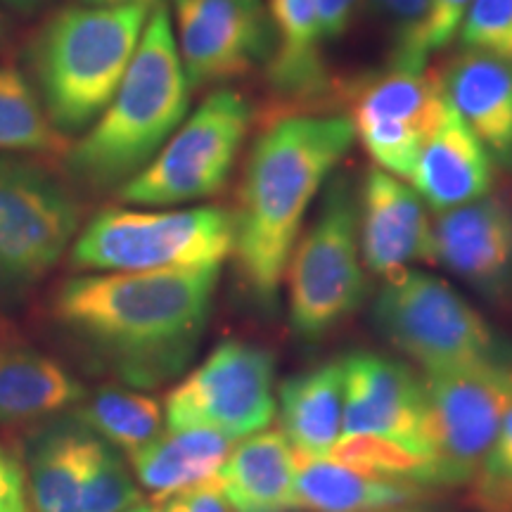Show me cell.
<instances>
[{
	"label": "cell",
	"mask_w": 512,
	"mask_h": 512,
	"mask_svg": "<svg viewBox=\"0 0 512 512\" xmlns=\"http://www.w3.org/2000/svg\"><path fill=\"white\" fill-rule=\"evenodd\" d=\"M221 268L74 275L57 290L53 316L121 380L155 387L195 354Z\"/></svg>",
	"instance_id": "1"
},
{
	"label": "cell",
	"mask_w": 512,
	"mask_h": 512,
	"mask_svg": "<svg viewBox=\"0 0 512 512\" xmlns=\"http://www.w3.org/2000/svg\"><path fill=\"white\" fill-rule=\"evenodd\" d=\"M354 143L351 119L337 114H292L254 140L233 211V256L259 302L278 297L306 214Z\"/></svg>",
	"instance_id": "2"
},
{
	"label": "cell",
	"mask_w": 512,
	"mask_h": 512,
	"mask_svg": "<svg viewBox=\"0 0 512 512\" xmlns=\"http://www.w3.org/2000/svg\"><path fill=\"white\" fill-rule=\"evenodd\" d=\"M190 93L171 12L159 0L110 105L64 152L69 176L91 190L121 188L183 124Z\"/></svg>",
	"instance_id": "3"
},
{
	"label": "cell",
	"mask_w": 512,
	"mask_h": 512,
	"mask_svg": "<svg viewBox=\"0 0 512 512\" xmlns=\"http://www.w3.org/2000/svg\"><path fill=\"white\" fill-rule=\"evenodd\" d=\"M152 8L67 5L38 31L29 50L34 88L62 138L81 136L110 105Z\"/></svg>",
	"instance_id": "4"
},
{
	"label": "cell",
	"mask_w": 512,
	"mask_h": 512,
	"mask_svg": "<svg viewBox=\"0 0 512 512\" xmlns=\"http://www.w3.org/2000/svg\"><path fill=\"white\" fill-rule=\"evenodd\" d=\"M235 219L223 207L107 209L76 235L69 261L91 273L223 266L233 256Z\"/></svg>",
	"instance_id": "5"
},
{
	"label": "cell",
	"mask_w": 512,
	"mask_h": 512,
	"mask_svg": "<svg viewBox=\"0 0 512 512\" xmlns=\"http://www.w3.org/2000/svg\"><path fill=\"white\" fill-rule=\"evenodd\" d=\"M252 105L230 88L209 93L183 119L155 159L119 188L136 207H178L219 195L252 128Z\"/></svg>",
	"instance_id": "6"
},
{
	"label": "cell",
	"mask_w": 512,
	"mask_h": 512,
	"mask_svg": "<svg viewBox=\"0 0 512 512\" xmlns=\"http://www.w3.org/2000/svg\"><path fill=\"white\" fill-rule=\"evenodd\" d=\"M79 202L36 159L0 155V304L17 306L79 233Z\"/></svg>",
	"instance_id": "7"
},
{
	"label": "cell",
	"mask_w": 512,
	"mask_h": 512,
	"mask_svg": "<svg viewBox=\"0 0 512 512\" xmlns=\"http://www.w3.org/2000/svg\"><path fill=\"white\" fill-rule=\"evenodd\" d=\"M290 323L316 342L347 320L366 294V266L358 242V202L344 178L330 185L316 221L299 235L285 271Z\"/></svg>",
	"instance_id": "8"
},
{
	"label": "cell",
	"mask_w": 512,
	"mask_h": 512,
	"mask_svg": "<svg viewBox=\"0 0 512 512\" xmlns=\"http://www.w3.org/2000/svg\"><path fill=\"white\" fill-rule=\"evenodd\" d=\"M375 323L425 375L498 356L494 332L475 306L446 280L415 268L384 283L375 302Z\"/></svg>",
	"instance_id": "9"
},
{
	"label": "cell",
	"mask_w": 512,
	"mask_h": 512,
	"mask_svg": "<svg viewBox=\"0 0 512 512\" xmlns=\"http://www.w3.org/2000/svg\"><path fill=\"white\" fill-rule=\"evenodd\" d=\"M422 382L434 484H470L512 406V361L491 356Z\"/></svg>",
	"instance_id": "10"
},
{
	"label": "cell",
	"mask_w": 512,
	"mask_h": 512,
	"mask_svg": "<svg viewBox=\"0 0 512 512\" xmlns=\"http://www.w3.org/2000/svg\"><path fill=\"white\" fill-rule=\"evenodd\" d=\"M275 363L264 347L226 339L171 389L166 430H211L240 441L275 418Z\"/></svg>",
	"instance_id": "11"
},
{
	"label": "cell",
	"mask_w": 512,
	"mask_h": 512,
	"mask_svg": "<svg viewBox=\"0 0 512 512\" xmlns=\"http://www.w3.org/2000/svg\"><path fill=\"white\" fill-rule=\"evenodd\" d=\"M446 105L439 74L427 72V67L392 64L358 88L349 119L375 166L408 183Z\"/></svg>",
	"instance_id": "12"
},
{
	"label": "cell",
	"mask_w": 512,
	"mask_h": 512,
	"mask_svg": "<svg viewBox=\"0 0 512 512\" xmlns=\"http://www.w3.org/2000/svg\"><path fill=\"white\" fill-rule=\"evenodd\" d=\"M174 36L190 91L247 74L273 50L261 0H174Z\"/></svg>",
	"instance_id": "13"
},
{
	"label": "cell",
	"mask_w": 512,
	"mask_h": 512,
	"mask_svg": "<svg viewBox=\"0 0 512 512\" xmlns=\"http://www.w3.org/2000/svg\"><path fill=\"white\" fill-rule=\"evenodd\" d=\"M344 377L342 437L392 441L418 453L432 467L425 382L403 363L373 351L344 358Z\"/></svg>",
	"instance_id": "14"
},
{
	"label": "cell",
	"mask_w": 512,
	"mask_h": 512,
	"mask_svg": "<svg viewBox=\"0 0 512 512\" xmlns=\"http://www.w3.org/2000/svg\"><path fill=\"white\" fill-rule=\"evenodd\" d=\"M427 261L484 292L503 290L512 278V209L486 195L437 211Z\"/></svg>",
	"instance_id": "15"
},
{
	"label": "cell",
	"mask_w": 512,
	"mask_h": 512,
	"mask_svg": "<svg viewBox=\"0 0 512 512\" xmlns=\"http://www.w3.org/2000/svg\"><path fill=\"white\" fill-rule=\"evenodd\" d=\"M430 219L411 185L380 166L366 174L358 202V242L363 266L387 280L430 259Z\"/></svg>",
	"instance_id": "16"
},
{
	"label": "cell",
	"mask_w": 512,
	"mask_h": 512,
	"mask_svg": "<svg viewBox=\"0 0 512 512\" xmlns=\"http://www.w3.org/2000/svg\"><path fill=\"white\" fill-rule=\"evenodd\" d=\"M494 181L489 150L448 100L444 114L422 145L408 185L434 211L463 207L486 197Z\"/></svg>",
	"instance_id": "17"
},
{
	"label": "cell",
	"mask_w": 512,
	"mask_h": 512,
	"mask_svg": "<svg viewBox=\"0 0 512 512\" xmlns=\"http://www.w3.org/2000/svg\"><path fill=\"white\" fill-rule=\"evenodd\" d=\"M460 119L496 157L512 155V62L467 50L441 74Z\"/></svg>",
	"instance_id": "18"
},
{
	"label": "cell",
	"mask_w": 512,
	"mask_h": 512,
	"mask_svg": "<svg viewBox=\"0 0 512 512\" xmlns=\"http://www.w3.org/2000/svg\"><path fill=\"white\" fill-rule=\"evenodd\" d=\"M216 479L238 512H297V451L280 430L235 441Z\"/></svg>",
	"instance_id": "19"
},
{
	"label": "cell",
	"mask_w": 512,
	"mask_h": 512,
	"mask_svg": "<svg viewBox=\"0 0 512 512\" xmlns=\"http://www.w3.org/2000/svg\"><path fill=\"white\" fill-rule=\"evenodd\" d=\"M420 496V484L373 475L330 456H297L294 498L302 512H396Z\"/></svg>",
	"instance_id": "20"
},
{
	"label": "cell",
	"mask_w": 512,
	"mask_h": 512,
	"mask_svg": "<svg viewBox=\"0 0 512 512\" xmlns=\"http://www.w3.org/2000/svg\"><path fill=\"white\" fill-rule=\"evenodd\" d=\"M344 396V361L325 363L280 384L275 413L280 418V432L297 456H330L342 439Z\"/></svg>",
	"instance_id": "21"
},
{
	"label": "cell",
	"mask_w": 512,
	"mask_h": 512,
	"mask_svg": "<svg viewBox=\"0 0 512 512\" xmlns=\"http://www.w3.org/2000/svg\"><path fill=\"white\" fill-rule=\"evenodd\" d=\"M93 437L79 415L57 418L31 434L24 477L36 512H81Z\"/></svg>",
	"instance_id": "22"
},
{
	"label": "cell",
	"mask_w": 512,
	"mask_h": 512,
	"mask_svg": "<svg viewBox=\"0 0 512 512\" xmlns=\"http://www.w3.org/2000/svg\"><path fill=\"white\" fill-rule=\"evenodd\" d=\"M233 444L211 430H166L128 458L138 484L164 501L219 475Z\"/></svg>",
	"instance_id": "23"
},
{
	"label": "cell",
	"mask_w": 512,
	"mask_h": 512,
	"mask_svg": "<svg viewBox=\"0 0 512 512\" xmlns=\"http://www.w3.org/2000/svg\"><path fill=\"white\" fill-rule=\"evenodd\" d=\"M83 396V384L43 351L22 344L0 349V422L53 418Z\"/></svg>",
	"instance_id": "24"
},
{
	"label": "cell",
	"mask_w": 512,
	"mask_h": 512,
	"mask_svg": "<svg viewBox=\"0 0 512 512\" xmlns=\"http://www.w3.org/2000/svg\"><path fill=\"white\" fill-rule=\"evenodd\" d=\"M273 27L271 83L285 95H311L325 86L323 41L316 0H268Z\"/></svg>",
	"instance_id": "25"
},
{
	"label": "cell",
	"mask_w": 512,
	"mask_h": 512,
	"mask_svg": "<svg viewBox=\"0 0 512 512\" xmlns=\"http://www.w3.org/2000/svg\"><path fill=\"white\" fill-rule=\"evenodd\" d=\"M67 147L50 124L34 83L0 64V155H57Z\"/></svg>",
	"instance_id": "26"
},
{
	"label": "cell",
	"mask_w": 512,
	"mask_h": 512,
	"mask_svg": "<svg viewBox=\"0 0 512 512\" xmlns=\"http://www.w3.org/2000/svg\"><path fill=\"white\" fill-rule=\"evenodd\" d=\"M79 418L107 444L128 456L162 434L164 408L152 396L121 387H102L83 406Z\"/></svg>",
	"instance_id": "27"
},
{
	"label": "cell",
	"mask_w": 512,
	"mask_h": 512,
	"mask_svg": "<svg viewBox=\"0 0 512 512\" xmlns=\"http://www.w3.org/2000/svg\"><path fill=\"white\" fill-rule=\"evenodd\" d=\"M143 503L140 484L114 446L93 437L81 491V512H126Z\"/></svg>",
	"instance_id": "28"
},
{
	"label": "cell",
	"mask_w": 512,
	"mask_h": 512,
	"mask_svg": "<svg viewBox=\"0 0 512 512\" xmlns=\"http://www.w3.org/2000/svg\"><path fill=\"white\" fill-rule=\"evenodd\" d=\"M467 486L477 512H512V406Z\"/></svg>",
	"instance_id": "29"
},
{
	"label": "cell",
	"mask_w": 512,
	"mask_h": 512,
	"mask_svg": "<svg viewBox=\"0 0 512 512\" xmlns=\"http://www.w3.org/2000/svg\"><path fill=\"white\" fill-rule=\"evenodd\" d=\"M472 0H430L418 31L406 46L394 50L392 64L425 67L427 57L446 48L458 36L460 24L470 10Z\"/></svg>",
	"instance_id": "30"
},
{
	"label": "cell",
	"mask_w": 512,
	"mask_h": 512,
	"mask_svg": "<svg viewBox=\"0 0 512 512\" xmlns=\"http://www.w3.org/2000/svg\"><path fill=\"white\" fill-rule=\"evenodd\" d=\"M458 34L467 50L512 62V0H472Z\"/></svg>",
	"instance_id": "31"
},
{
	"label": "cell",
	"mask_w": 512,
	"mask_h": 512,
	"mask_svg": "<svg viewBox=\"0 0 512 512\" xmlns=\"http://www.w3.org/2000/svg\"><path fill=\"white\" fill-rule=\"evenodd\" d=\"M159 512H238L230 498L223 494L219 479L195 484L190 489L178 491V494L164 498Z\"/></svg>",
	"instance_id": "32"
},
{
	"label": "cell",
	"mask_w": 512,
	"mask_h": 512,
	"mask_svg": "<svg viewBox=\"0 0 512 512\" xmlns=\"http://www.w3.org/2000/svg\"><path fill=\"white\" fill-rule=\"evenodd\" d=\"M430 0H370L377 15L387 19L396 31V50L411 41L425 17Z\"/></svg>",
	"instance_id": "33"
},
{
	"label": "cell",
	"mask_w": 512,
	"mask_h": 512,
	"mask_svg": "<svg viewBox=\"0 0 512 512\" xmlns=\"http://www.w3.org/2000/svg\"><path fill=\"white\" fill-rule=\"evenodd\" d=\"M0 512H29L24 467L0 444Z\"/></svg>",
	"instance_id": "34"
},
{
	"label": "cell",
	"mask_w": 512,
	"mask_h": 512,
	"mask_svg": "<svg viewBox=\"0 0 512 512\" xmlns=\"http://www.w3.org/2000/svg\"><path fill=\"white\" fill-rule=\"evenodd\" d=\"M358 0H316V22L320 41L332 43L344 36L354 19Z\"/></svg>",
	"instance_id": "35"
},
{
	"label": "cell",
	"mask_w": 512,
	"mask_h": 512,
	"mask_svg": "<svg viewBox=\"0 0 512 512\" xmlns=\"http://www.w3.org/2000/svg\"><path fill=\"white\" fill-rule=\"evenodd\" d=\"M81 5H93V8H119V5H157L159 0H79Z\"/></svg>",
	"instance_id": "36"
},
{
	"label": "cell",
	"mask_w": 512,
	"mask_h": 512,
	"mask_svg": "<svg viewBox=\"0 0 512 512\" xmlns=\"http://www.w3.org/2000/svg\"><path fill=\"white\" fill-rule=\"evenodd\" d=\"M0 3L17 12H36L43 5V0H0Z\"/></svg>",
	"instance_id": "37"
},
{
	"label": "cell",
	"mask_w": 512,
	"mask_h": 512,
	"mask_svg": "<svg viewBox=\"0 0 512 512\" xmlns=\"http://www.w3.org/2000/svg\"><path fill=\"white\" fill-rule=\"evenodd\" d=\"M126 512H159L157 508H152V505H136V508H131V510H126Z\"/></svg>",
	"instance_id": "38"
},
{
	"label": "cell",
	"mask_w": 512,
	"mask_h": 512,
	"mask_svg": "<svg viewBox=\"0 0 512 512\" xmlns=\"http://www.w3.org/2000/svg\"><path fill=\"white\" fill-rule=\"evenodd\" d=\"M3 36H5V19L0 15V41H3Z\"/></svg>",
	"instance_id": "39"
},
{
	"label": "cell",
	"mask_w": 512,
	"mask_h": 512,
	"mask_svg": "<svg viewBox=\"0 0 512 512\" xmlns=\"http://www.w3.org/2000/svg\"><path fill=\"white\" fill-rule=\"evenodd\" d=\"M396 512H403V510H396Z\"/></svg>",
	"instance_id": "40"
}]
</instances>
